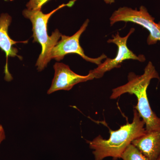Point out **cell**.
I'll return each mask as SVG.
<instances>
[{
    "label": "cell",
    "instance_id": "obj_1",
    "mask_svg": "<svg viewBox=\"0 0 160 160\" xmlns=\"http://www.w3.org/2000/svg\"><path fill=\"white\" fill-rule=\"evenodd\" d=\"M154 78L160 79L159 76L153 64L149 62L142 74L138 75L134 72H129L127 83L112 89L110 97L111 99H116L126 93L135 95L138 104L134 109L137 110L145 122L147 132L160 130V118L152 109L147 94L150 82Z\"/></svg>",
    "mask_w": 160,
    "mask_h": 160
},
{
    "label": "cell",
    "instance_id": "obj_2",
    "mask_svg": "<svg viewBox=\"0 0 160 160\" xmlns=\"http://www.w3.org/2000/svg\"><path fill=\"white\" fill-rule=\"evenodd\" d=\"M145 123L136 109L133 110L132 122L127 123L116 131L110 130L108 139L98 136L92 141L88 142L89 147L92 149L94 160H103L111 157L113 160L121 158L123 152L133 140L146 132Z\"/></svg>",
    "mask_w": 160,
    "mask_h": 160
},
{
    "label": "cell",
    "instance_id": "obj_3",
    "mask_svg": "<svg viewBox=\"0 0 160 160\" xmlns=\"http://www.w3.org/2000/svg\"><path fill=\"white\" fill-rule=\"evenodd\" d=\"M73 0L67 4L60 5L56 9L48 13H44L41 9H25L22 12L24 17L30 20L32 25L33 42L39 43L42 46V52L39 56L36 66L38 71H42L51 60L52 50L57 45L62 34L58 29L52 32L50 36L47 33V24L52 15L65 6L71 7L74 4Z\"/></svg>",
    "mask_w": 160,
    "mask_h": 160
},
{
    "label": "cell",
    "instance_id": "obj_4",
    "mask_svg": "<svg viewBox=\"0 0 160 160\" xmlns=\"http://www.w3.org/2000/svg\"><path fill=\"white\" fill-rule=\"evenodd\" d=\"M111 26L118 22H131L142 26L149 32L147 39L149 45L160 42V22H155L154 18L149 14L146 7L141 6L139 9L127 7H120L113 12L110 18Z\"/></svg>",
    "mask_w": 160,
    "mask_h": 160
},
{
    "label": "cell",
    "instance_id": "obj_5",
    "mask_svg": "<svg viewBox=\"0 0 160 160\" xmlns=\"http://www.w3.org/2000/svg\"><path fill=\"white\" fill-rule=\"evenodd\" d=\"M134 31V28H131L128 34L124 37H121L118 32L115 35L112 36V39H109L107 41V42L114 43L117 46V54L114 58H107L104 62L98 66L97 68L89 72L92 75L94 78H100L107 72L114 68H119L121 64L125 60L132 59L137 60L140 62L146 61V58L143 55H136L127 47V40Z\"/></svg>",
    "mask_w": 160,
    "mask_h": 160
},
{
    "label": "cell",
    "instance_id": "obj_6",
    "mask_svg": "<svg viewBox=\"0 0 160 160\" xmlns=\"http://www.w3.org/2000/svg\"><path fill=\"white\" fill-rule=\"evenodd\" d=\"M89 23V20H86L79 30L72 36L62 35L61 41L58 42L52 50L50 60L54 59L57 61H60L62 60L66 55L74 53L79 55L87 62L94 63L98 66L102 63L103 59L107 58V57L105 54H102L99 57L96 58H89L86 55L82 48L80 46V37L86 30Z\"/></svg>",
    "mask_w": 160,
    "mask_h": 160
},
{
    "label": "cell",
    "instance_id": "obj_7",
    "mask_svg": "<svg viewBox=\"0 0 160 160\" xmlns=\"http://www.w3.org/2000/svg\"><path fill=\"white\" fill-rule=\"evenodd\" d=\"M55 73L52 83L47 93L49 94L58 90H69L78 83L93 79L92 75L89 72L86 76L77 74L68 65L62 63H56L53 66Z\"/></svg>",
    "mask_w": 160,
    "mask_h": 160
},
{
    "label": "cell",
    "instance_id": "obj_8",
    "mask_svg": "<svg viewBox=\"0 0 160 160\" xmlns=\"http://www.w3.org/2000/svg\"><path fill=\"white\" fill-rule=\"evenodd\" d=\"M12 18L11 16L7 13H2L0 15V49L6 54V64L5 67V80L11 81L12 77L8 69V58L17 57L20 60L22 57L18 54V50L13 45L18 43H27L28 41L16 42L12 39L8 33L9 26L11 24Z\"/></svg>",
    "mask_w": 160,
    "mask_h": 160
},
{
    "label": "cell",
    "instance_id": "obj_9",
    "mask_svg": "<svg viewBox=\"0 0 160 160\" xmlns=\"http://www.w3.org/2000/svg\"><path fill=\"white\" fill-rule=\"evenodd\" d=\"M136 147L149 160H156L160 155V130L147 132L132 141Z\"/></svg>",
    "mask_w": 160,
    "mask_h": 160
},
{
    "label": "cell",
    "instance_id": "obj_10",
    "mask_svg": "<svg viewBox=\"0 0 160 160\" xmlns=\"http://www.w3.org/2000/svg\"><path fill=\"white\" fill-rule=\"evenodd\" d=\"M123 160H149L135 147L130 144L123 152L121 158Z\"/></svg>",
    "mask_w": 160,
    "mask_h": 160
},
{
    "label": "cell",
    "instance_id": "obj_11",
    "mask_svg": "<svg viewBox=\"0 0 160 160\" xmlns=\"http://www.w3.org/2000/svg\"><path fill=\"white\" fill-rule=\"evenodd\" d=\"M50 0H29L26 4L27 9H42L43 5L48 2Z\"/></svg>",
    "mask_w": 160,
    "mask_h": 160
},
{
    "label": "cell",
    "instance_id": "obj_12",
    "mask_svg": "<svg viewBox=\"0 0 160 160\" xmlns=\"http://www.w3.org/2000/svg\"><path fill=\"white\" fill-rule=\"evenodd\" d=\"M6 139L5 130L2 125H0V145L2 142Z\"/></svg>",
    "mask_w": 160,
    "mask_h": 160
},
{
    "label": "cell",
    "instance_id": "obj_13",
    "mask_svg": "<svg viewBox=\"0 0 160 160\" xmlns=\"http://www.w3.org/2000/svg\"><path fill=\"white\" fill-rule=\"evenodd\" d=\"M156 160H160V155L159 156V157Z\"/></svg>",
    "mask_w": 160,
    "mask_h": 160
}]
</instances>
